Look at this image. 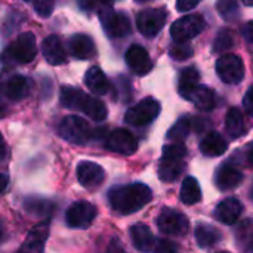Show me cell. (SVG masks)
Returning a JSON list of instances; mask_svg holds the SVG:
<instances>
[{
    "label": "cell",
    "instance_id": "6da1fadb",
    "mask_svg": "<svg viewBox=\"0 0 253 253\" xmlns=\"http://www.w3.org/2000/svg\"><path fill=\"white\" fill-rule=\"evenodd\" d=\"M153 200V191L142 182L119 185L110 190L108 202L114 212L120 215H130L141 211Z\"/></svg>",
    "mask_w": 253,
    "mask_h": 253
},
{
    "label": "cell",
    "instance_id": "7a4b0ae2",
    "mask_svg": "<svg viewBox=\"0 0 253 253\" xmlns=\"http://www.w3.org/2000/svg\"><path fill=\"white\" fill-rule=\"evenodd\" d=\"M61 104L65 108L83 111L87 117L95 122H104L108 116L107 107L102 101L82 92L73 86H64L61 89Z\"/></svg>",
    "mask_w": 253,
    "mask_h": 253
},
{
    "label": "cell",
    "instance_id": "3957f363",
    "mask_svg": "<svg viewBox=\"0 0 253 253\" xmlns=\"http://www.w3.org/2000/svg\"><path fill=\"white\" fill-rule=\"evenodd\" d=\"M187 148L182 142H172L165 145L159 163V178L163 182H175L185 169Z\"/></svg>",
    "mask_w": 253,
    "mask_h": 253
},
{
    "label": "cell",
    "instance_id": "277c9868",
    "mask_svg": "<svg viewBox=\"0 0 253 253\" xmlns=\"http://www.w3.org/2000/svg\"><path fill=\"white\" fill-rule=\"evenodd\" d=\"M58 133L62 139L74 145H86L93 136L89 123L79 116L64 117L59 123Z\"/></svg>",
    "mask_w": 253,
    "mask_h": 253
},
{
    "label": "cell",
    "instance_id": "5b68a950",
    "mask_svg": "<svg viewBox=\"0 0 253 253\" xmlns=\"http://www.w3.org/2000/svg\"><path fill=\"white\" fill-rule=\"evenodd\" d=\"M160 102L154 98H145L136 105L130 107L125 114V122L132 126H147L154 122L160 114Z\"/></svg>",
    "mask_w": 253,
    "mask_h": 253
},
{
    "label": "cell",
    "instance_id": "8992f818",
    "mask_svg": "<svg viewBox=\"0 0 253 253\" xmlns=\"http://www.w3.org/2000/svg\"><path fill=\"white\" fill-rule=\"evenodd\" d=\"M205 30V18L199 13H190L176 19L170 27L175 42H188Z\"/></svg>",
    "mask_w": 253,
    "mask_h": 253
},
{
    "label": "cell",
    "instance_id": "52a82bcc",
    "mask_svg": "<svg viewBox=\"0 0 253 253\" xmlns=\"http://www.w3.org/2000/svg\"><path fill=\"white\" fill-rule=\"evenodd\" d=\"M99 19L102 22V27L108 37L117 39V37H125L130 33V21L126 13L123 12H116L111 9V6L101 9L99 12Z\"/></svg>",
    "mask_w": 253,
    "mask_h": 253
},
{
    "label": "cell",
    "instance_id": "ba28073f",
    "mask_svg": "<svg viewBox=\"0 0 253 253\" xmlns=\"http://www.w3.org/2000/svg\"><path fill=\"white\" fill-rule=\"evenodd\" d=\"M216 73L224 83L237 84L245 79V64L239 55L225 53L216 61Z\"/></svg>",
    "mask_w": 253,
    "mask_h": 253
},
{
    "label": "cell",
    "instance_id": "9c48e42d",
    "mask_svg": "<svg viewBox=\"0 0 253 253\" xmlns=\"http://www.w3.org/2000/svg\"><path fill=\"white\" fill-rule=\"evenodd\" d=\"M37 46H36V37L33 33H24L19 34L18 39L9 46L4 56L10 58L16 64H28L36 58Z\"/></svg>",
    "mask_w": 253,
    "mask_h": 253
},
{
    "label": "cell",
    "instance_id": "30bf717a",
    "mask_svg": "<svg viewBox=\"0 0 253 253\" xmlns=\"http://www.w3.org/2000/svg\"><path fill=\"white\" fill-rule=\"evenodd\" d=\"M96 215H98V211H96V208L92 203L80 200V202L73 203L67 209L65 222L71 228L83 230V228H87V227L92 225V222L95 221Z\"/></svg>",
    "mask_w": 253,
    "mask_h": 253
},
{
    "label": "cell",
    "instance_id": "8fae6325",
    "mask_svg": "<svg viewBox=\"0 0 253 253\" xmlns=\"http://www.w3.org/2000/svg\"><path fill=\"white\" fill-rule=\"evenodd\" d=\"M157 228L168 236L181 237L188 231V221L185 215L173 209H163L157 218Z\"/></svg>",
    "mask_w": 253,
    "mask_h": 253
},
{
    "label": "cell",
    "instance_id": "7c38bea8",
    "mask_svg": "<svg viewBox=\"0 0 253 253\" xmlns=\"http://www.w3.org/2000/svg\"><path fill=\"white\" fill-rule=\"evenodd\" d=\"M166 18H168V12L162 7L145 9V10L138 13L136 25H138V30L145 37H154L163 28Z\"/></svg>",
    "mask_w": 253,
    "mask_h": 253
},
{
    "label": "cell",
    "instance_id": "4fadbf2b",
    "mask_svg": "<svg viewBox=\"0 0 253 253\" xmlns=\"http://www.w3.org/2000/svg\"><path fill=\"white\" fill-rule=\"evenodd\" d=\"M107 148L113 153L122 156H132L138 150V141L135 135L127 129H116L113 130L105 142Z\"/></svg>",
    "mask_w": 253,
    "mask_h": 253
},
{
    "label": "cell",
    "instance_id": "5bb4252c",
    "mask_svg": "<svg viewBox=\"0 0 253 253\" xmlns=\"http://www.w3.org/2000/svg\"><path fill=\"white\" fill-rule=\"evenodd\" d=\"M77 179L84 188H96L104 182L105 170L93 162L83 160L77 165Z\"/></svg>",
    "mask_w": 253,
    "mask_h": 253
},
{
    "label": "cell",
    "instance_id": "9a60e30c",
    "mask_svg": "<svg viewBox=\"0 0 253 253\" xmlns=\"http://www.w3.org/2000/svg\"><path fill=\"white\" fill-rule=\"evenodd\" d=\"M47 237H49V224L47 222L37 224L30 230L24 245L16 253H43Z\"/></svg>",
    "mask_w": 253,
    "mask_h": 253
},
{
    "label": "cell",
    "instance_id": "2e32d148",
    "mask_svg": "<svg viewBox=\"0 0 253 253\" xmlns=\"http://www.w3.org/2000/svg\"><path fill=\"white\" fill-rule=\"evenodd\" d=\"M126 64L129 65V68L136 76H145L153 68V62H151V58H150L148 52L139 44H133V46H130L127 49V52H126Z\"/></svg>",
    "mask_w": 253,
    "mask_h": 253
},
{
    "label": "cell",
    "instance_id": "e0dca14e",
    "mask_svg": "<svg viewBox=\"0 0 253 253\" xmlns=\"http://www.w3.org/2000/svg\"><path fill=\"white\" fill-rule=\"evenodd\" d=\"M242 181H243V172L230 163L221 165L215 173V185L221 191L234 190L242 184Z\"/></svg>",
    "mask_w": 253,
    "mask_h": 253
},
{
    "label": "cell",
    "instance_id": "ac0fdd59",
    "mask_svg": "<svg viewBox=\"0 0 253 253\" xmlns=\"http://www.w3.org/2000/svg\"><path fill=\"white\" fill-rule=\"evenodd\" d=\"M243 213V206L240 203V200L231 197V199H225L222 200L216 209H215V218L225 224V225H233L239 221V218Z\"/></svg>",
    "mask_w": 253,
    "mask_h": 253
},
{
    "label": "cell",
    "instance_id": "d6986e66",
    "mask_svg": "<svg viewBox=\"0 0 253 253\" xmlns=\"http://www.w3.org/2000/svg\"><path fill=\"white\" fill-rule=\"evenodd\" d=\"M42 53L50 65H61L67 59L65 49L58 36H47L42 43Z\"/></svg>",
    "mask_w": 253,
    "mask_h": 253
},
{
    "label": "cell",
    "instance_id": "ffe728a7",
    "mask_svg": "<svg viewBox=\"0 0 253 253\" xmlns=\"http://www.w3.org/2000/svg\"><path fill=\"white\" fill-rule=\"evenodd\" d=\"M130 239L136 251L142 253H150L156 249V239L151 230L144 224H135L130 227Z\"/></svg>",
    "mask_w": 253,
    "mask_h": 253
},
{
    "label": "cell",
    "instance_id": "44dd1931",
    "mask_svg": "<svg viewBox=\"0 0 253 253\" xmlns=\"http://www.w3.org/2000/svg\"><path fill=\"white\" fill-rule=\"evenodd\" d=\"M31 90V80L25 76H12L4 84V95L10 101H21L28 96Z\"/></svg>",
    "mask_w": 253,
    "mask_h": 253
},
{
    "label": "cell",
    "instance_id": "7402d4cb",
    "mask_svg": "<svg viewBox=\"0 0 253 253\" xmlns=\"http://www.w3.org/2000/svg\"><path fill=\"white\" fill-rule=\"evenodd\" d=\"M227 150L228 142L219 132H209L200 142V151L206 157H219Z\"/></svg>",
    "mask_w": 253,
    "mask_h": 253
},
{
    "label": "cell",
    "instance_id": "603a6c76",
    "mask_svg": "<svg viewBox=\"0 0 253 253\" xmlns=\"http://www.w3.org/2000/svg\"><path fill=\"white\" fill-rule=\"evenodd\" d=\"M22 209L36 218H50L55 211V205L47 199L30 196L22 200Z\"/></svg>",
    "mask_w": 253,
    "mask_h": 253
},
{
    "label": "cell",
    "instance_id": "cb8c5ba5",
    "mask_svg": "<svg viewBox=\"0 0 253 253\" xmlns=\"http://www.w3.org/2000/svg\"><path fill=\"white\" fill-rule=\"evenodd\" d=\"M70 52L77 59H89L95 53L93 40L87 34H74L68 40Z\"/></svg>",
    "mask_w": 253,
    "mask_h": 253
},
{
    "label": "cell",
    "instance_id": "d4e9b609",
    "mask_svg": "<svg viewBox=\"0 0 253 253\" xmlns=\"http://www.w3.org/2000/svg\"><path fill=\"white\" fill-rule=\"evenodd\" d=\"M84 83L87 89L95 95H107L111 90V84L99 67H90L86 71Z\"/></svg>",
    "mask_w": 253,
    "mask_h": 253
},
{
    "label": "cell",
    "instance_id": "484cf974",
    "mask_svg": "<svg viewBox=\"0 0 253 253\" xmlns=\"http://www.w3.org/2000/svg\"><path fill=\"white\" fill-rule=\"evenodd\" d=\"M196 240L197 245L203 249H209L213 248L215 245H218L222 239V234L218 228H215L213 225L209 224H199L196 227Z\"/></svg>",
    "mask_w": 253,
    "mask_h": 253
},
{
    "label": "cell",
    "instance_id": "4316f807",
    "mask_svg": "<svg viewBox=\"0 0 253 253\" xmlns=\"http://www.w3.org/2000/svg\"><path fill=\"white\" fill-rule=\"evenodd\" d=\"M188 101H191L202 111H212L216 105L215 92L208 86H202V84H199L193 90V93L188 96Z\"/></svg>",
    "mask_w": 253,
    "mask_h": 253
},
{
    "label": "cell",
    "instance_id": "83f0119b",
    "mask_svg": "<svg viewBox=\"0 0 253 253\" xmlns=\"http://www.w3.org/2000/svg\"><path fill=\"white\" fill-rule=\"evenodd\" d=\"M225 129H227V133L233 139L240 138L246 133L245 119H243V114L239 108L233 107L228 110V113L225 116Z\"/></svg>",
    "mask_w": 253,
    "mask_h": 253
},
{
    "label": "cell",
    "instance_id": "f1b7e54d",
    "mask_svg": "<svg viewBox=\"0 0 253 253\" xmlns=\"http://www.w3.org/2000/svg\"><path fill=\"white\" fill-rule=\"evenodd\" d=\"M199 80H200V74L194 67L184 68L179 76V84H178L179 95L182 98L188 99V96L193 93V90L199 86Z\"/></svg>",
    "mask_w": 253,
    "mask_h": 253
},
{
    "label": "cell",
    "instance_id": "f546056e",
    "mask_svg": "<svg viewBox=\"0 0 253 253\" xmlns=\"http://www.w3.org/2000/svg\"><path fill=\"white\" fill-rule=\"evenodd\" d=\"M181 202L185 203V205H196L202 200V190H200V185L197 182L196 178L193 176H188L184 179L182 185H181Z\"/></svg>",
    "mask_w": 253,
    "mask_h": 253
},
{
    "label": "cell",
    "instance_id": "4dcf8cb0",
    "mask_svg": "<svg viewBox=\"0 0 253 253\" xmlns=\"http://www.w3.org/2000/svg\"><path fill=\"white\" fill-rule=\"evenodd\" d=\"M193 127V120L190 117H181L168 132V139L172 142H184Z\"/></svg>",
    "mask_w": 253,
    "mask_h": 253
},
{
    "label": "cell",
    "instance_id": "1f68e13d",
    "mask_svg": "<svg viewBox=\"0 0 253 253\" xmlns=\"http://www.w3.org/2000/svg\"><path fill=\"white\" fill-rule=\"evenodd\" d=\"M193 53L194 50L191 44H188L187 42H175L169 49V55L175 61H185L190 56H193Z\"/></svg>",
    "mask_w": 253,
    "mask_h": 253
},
{
    "label": "cell",
    "instance_id": "d6a6232c",
    "mask_svg": "<svg viewBox=\"0 0 253 253\" xmlns=\"http://www.w3.org/2000/svg\"><path fill=\"white\" fill-rule=\"evenodd\" d=\"M237 243L246 251L253 252V227L251 222H245L237 234Z\"/></svg>",
    "mask_w": 253,
    "mask_h": 253
},
{
    "label": "cell",
    "instance_id": "836d02e7",
    "mask_svg": "<svg viewBox=\"0 0 253 253\" xmlns=\"http://www.w3.org/2000/svg\"><path fill=\"white\" fill-rule=\"evenodd\" d=\"M218 10L224 19L233 21L239 16V3L237 0H218Z\"/></svg>",
    "mask_w": 253,
    "mask_h": 253
},
{
    "label": "cell",
    "instance_id": "e575fe53",
    "mask_svg": "<svg viewBox=\"0 0 253 253\" xmlns=\"http://www.w3.org/2000/svg\"><path fill=\"white\" fill-rule=\"evenodd\" d=\"M233 46H234V39H233L231 31H230V30H222V31H219V34H218L216 39H215L213 52L222 53V52L231 49Z\"/></svg>",
    "mask_w": 253,
    "mask_h": 253
},
{
    "label": "cell",
    "instance_id": "d590c367",
    "mask_svg": "<svg viewBox=\"0 0 253 253\" xmlns=\"http://www.w3.org/2000/svg\"><path fill=\"white\" fill-rule=\"evenodd\" d=\"M53 4H55V0H36L34 1L36 12L40 18H49L53 12Z\"/></svg>",
    "mask_w": 253,
    "mask_h": 253
},
{
    "label": "cell",
    "instance_id": "8d00e7d4",
    "mask_svg": "<svg viewBox=\"0 0 253 253\" xmlns=\"http://www.w3.org/2000/svg\"><path fill=\"white\" fill-rule=\"evenodd\" d=\"M156 253H178L179 252V248L176 243H173L172 240H168V239H160L157 240L156 243Z\"/></svg>",
    "mask_w": 253,
    "mask_h": 253
},
{
    "label": "cell",
    "instance_id": "74e56055",
    "mask_svg": "<svg viewBox=\"0 0 253 253\" xmlns=\"http://www.w3.org/2000/svg\"><path fill=\"white\" fill-rule=\"evenodd\" d=\"M113 0H79V4L82 9L84 10H90V9H98V12L104 7H108L111 4Z\"/></svg>",
    "mask_w": 253,
    "mask_h": 253
},
{
    "label": "cell",
    "instance_id": "f35d334b",
    "mask_svg": "<svg viewBox=\"0 0 253 253\" xmlns=\"http://www.w3.org/2000/svg\"><path fill=\"white\" fill-rule=\"evenodd\" d=\"M102 253H127L125 251V248L122 246V243H120V240H117V239H111L110 242H108V245H107V248H105V251Z\"/></svg>",
    "mask_w": 253,
    "mask_h": 253
},
{
    "label": "cell",
    "instance_id": "ab89813d",
    "mask_svg": "<svg viewBox=\"0 0 253 253\" xmlns=\"http://www.w3.org/2000/svg\"><path fill=\"white\" fill-rule=\"evenodd\" d=\"M243 105H245V110L246 113L253 119V86H251L243 98Z\"/></svg>",
    "mask_w": 253,
    "mask_h": 253
},
{
    "label": "cell",
    "instance_id": "60d3db41",
    "mask_svg": "<svg viewBox=\"0 0 253 253\" xmlns=\"http://www.w3.org/2000/svg\"><path fill=\"white\" fill-rule=\"evenodd\" d=\"M199 3L200 0H176V7L181 12H187V10L194 9Z\"/></svg>",
    "mask_w": 253,
    "mask_h": 253
},
{
    "label": "cell",
    "instance_id": "b9f144b4",
    "mask_svg": "<svg viewBox=\"0 0 253 253\" xmlns=\"http://www.w3.org/2000/svg\"><path fill=\"white\" fill-rule=\"evenodd\" d=\"M243 36H245L251 43H253V21L248 22V24L243 27Z\"/></svg>",
    "mask_w": 253,
    "mask_h": 253
},
{
    "label": "cell",
    "instance_id": "7bdbcfd3",
    "mask_svg": "<svg viewBox=\"0 0 253 253\" xmlns=\"http://www.w3.org/2000/svg\"><path fill=\"white\" fill-rule=\"evenodd\" d=\"M246 159H248V165L253 168V141L248 145V154H246Z\"/></svg>",
    "mask_w": 253,
    "mask_h": 253
},
{
    "label": "cell",
    "instance_id": "ee69618b",
    "mask_svg": "<svg viewBox=\"0 0 253 253\" xmlns=\"http://www.w3.org/2000/svg\"><path fill=\"white\" fill-rule=\"evenodd\" d=\"M6 185H7V175L3 173V191L6 190Z\"/></svg>",
    "mask_w": 253,
    "mask_h": 253
},
{
    "label": "cell",
    "instance_id": "f6af8a7d",
    "mask_svg": "<svg viewBox=\"0 0 253 253\" xmlns=\"http://www.w3.org/2000/svg\"><path fill=\"white\" fill-rule=\"evenodd\" d=\"M246 6H253V0H242Z\"/></svg>",
    "mask_w": 253,
    "mask_h": 253
},
{
    "label": "cell",
    "instance_id": "bcb514c9",
    "mask_svg": "<svg viewBox=\"0 0 253 253\" xmlns=\"http://www.w3.org/2000/svg\"><path fill=\"white\" fill-rule=\"evenodd\" d=\"M249 197H251V200L253 202V182H252V187H251V190H249Z\"/></svg>",
    "mask_w": 253,
    "mask_h": 253
},
{
    "label": "cell",
    "instance_id": "7dc6e473",
    "mask_svg": "<svg viewBox=\"0 0 253 253\" xmlns=\"http://www.w3.org/2000/svg\"><path fill=\"white\" fill-rule=\"evenodd\" d=\"M136 3H144V1H150V0H135Z\"/></svg>",
    "mask_w": 253,
    "mask_h": 253
},
{
    "label": "cell",
    "instance_id": "c3c4849f",
    "mask_svg": "<svg viewBox=\"0 0 253 253\" xmlns=\"http://www.w3.org/2000/svg\"><path fill=\"white\" fill-rule=\"evenodd\" d=\"M218 253H228V252H218Z\"/></svg>",
    "mask_w": 253,
    "mask_h": 253
},
{
    "label": "cell",
    "instance_id": "681fc988",
    "mask_svg": "<svg viewBox=\"0 0 253 253\" xmlns=\"http://www.w3.org/2000/svg\"><path fill=\"white\" fill-rule=\"evenodd\" d=\"M24 1H28V0H24Z\"/></svg>",
    "mask_w": 253,
    "mask_h": 253
}]
</instances>
